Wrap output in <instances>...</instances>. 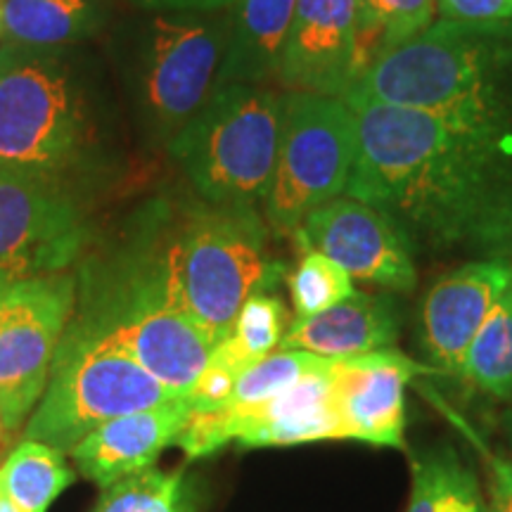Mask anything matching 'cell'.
<instances>
[{"instance_id":"6da1fadb","label":"cell","mask_w":512,"mask_h":512,"mask_svg":"<svg viewBox=\"0 0 512 512\" xmlns=\"http://www.w3.org/2000/svg\"><path fill=\"white\" fill-rule=\"evenodd\" d=\"M358 152L347 192L382 211L413 254H512V133L351 102Z\"/></svg>"},{"instance_id":"7a4b0ae2","label":"cell","mask_w":512,"mask_h":512,"mask_svg":"<svg viewBox=\"0 0 512 512\" xmlns=\"http://www.w3.org/2000/svg\"><path fill=\"white\" fill-rule=\"evenodd\" d=\"M280 275L283 264L268 252L254 207L155 204L105 283L164 304L216 347L242 304L271 290Z\"/></svg>"},{"instance_id":"3957f363","label":"cell","mask_w":512,"mask_h":512,"mask_svg":"<svg viewBox=\"0 0 512 512\" xmlns=\"http://www.w3.org/2000/svg\"><path fill=\"white\" fill-rule=\"evenodd\" d=\"M344 102H380L512 133V19H437L366 69Z\"/></svg>"},{"instance_id":"277c9868","label":"cell","mask_w":512,"mask_h":512,"mask_svg":"<svg viewBox=\"0 0 512 512\" xmlns=\"http://www.w3.org/2000/svg\"><path fill=\"white\" fill-rule=\"evenodd\" d=\"M91 140L86 81L72 53L0 46V166L64 178Z\"/></svg>"},{"instance_id":"5b68a950","label":"cell","mask_w":512,"mask_h":512,"mask_svg":"<svg viewBox=\"0 0 512 512\" xmlns=\"http://www.w3.org/2000/svg\"><path fill=\"white\" fill-rule=\"evenodd\" d=\"M285 93L254 83L216 86L202 110L169 140L200 197L219 207L264 202L278 159Z\"/></svg>"},{"instance_id":"8992f818","label":"cell","mask_w":512,"mask_h":512,"mask_svg":"<svg viewBox=\"0 0 512 512\" xmlns=\"http://www.w3.org/2000/svg\"><path fill=\"white\" fill-rule=\"evenodd\" d=\"M228 27L223 12H155L133 31L128 79L152 138L169 143L214 93Z\"/></svg>"},{"instance_id":"52a82bcc","label":"cell","mask_w":512,"mask_h":512,"mask_svg":"<svg viewBox=\"0 0 512 512\" xmlns=\"http://www.w3.org/2000/svg\"><path fill=\"white\" fill-rule=\"evenodd\" d=\"M358 152L356 114L342 98L285 93L278 159L264 197L266 219L297 233L313 209L347 192Z\"/></svg>"},{"instance_id":"ba28073f","label":"cell","mask_w":512,"mask_h":512,"mask_svg":"<svg viewBox=\"0 0 512 512\" xmlns=\"http://www.w3.org/2000/svg\"><path fill=\"white\" fill-rule=\"evenodd\" d=\"M131 358L93 347H57L53 370L24 439L69 453L100 425L181 399Z\"/></svg>"},{"instance_id":"9c48e42d","label":"cell","mask_w":512,"mask_h":512,"mask_svg":"<svg viewBox=\"0 0 512 512\" xmlns=\"http://www.w3.org/2000/svg\"><path fill=\"white\" fill-rule=\"evenodd\" d=\"M67 347H93L131 358L174 392L188 396L214 344L190 320L155 299L110 283H86L83 313L67 325Z\"/></svg>"},{"instance_id":"30bf717a","label":"cell","mask_w":512,"mask_h":512,"mask_svg":"<svg viewBox=\"0 0 512 512\" xmlns=\"http://www.w3.org/2000/svg\"><path fill=\"white\" fill-rule=\"evenodd\" d=\"M76 278L67 271L12 280L0 299V418L15 430L46 392L74 311Z\"/></svg>"},{"instance_id":"8fae6325","label":"cell","mask_w":512,"mask_h":512,"mask_svg":"<svg viewBox=\"0 0 512 512\" xmlns=\"http://www.w3.org/2000/svg\"><path fill=\"white\" fill-rule=\"evenodd\" d=\"M83 235L81 211L62 178L0 166V268L10 280L62 271Z\"/></svg>"},{"instance_id":"7c38bea8","label":"cell","mask_w":512,"mask_h":512,"mask_svg":"<svg viewBox=\"0 0 512 512\" xmlns=\"http://www.w3.org/2000/svg\"><path fill=\"white\" fill-rule=\"evenodd\" d=\"M297 240L337 261L351 278L413 292L418 283L415 254L401 230L382 211L342 195L306 216Z\"/></svg>"},{"instance_id":"4fadbf2b","label":"cell","mask_w":512,"mask_h":512,"mask_svg":"<svg viewBox=\"0 0 512 512\" xmlns=\"http://www.w3.org/2000/svg\"><path fill=\"white\" fill-rule=\"evenodd\" d=\"M358 31L361 0H297L278 86L344 98L358 81Z\"/></svg>"},{"instance_id":"5bb4252c","label":"cell","mask_w":512,"mask_h":512,"mask_svg":"<svg viewBox=\"0 0 512 512\" xmlns=\"http://www.w3.org/2000/svg\"><path fill=\"white\" fill-rule=\"evenodd\" d=\"M437 373L392 347L335 358V408L344 439L406 446V384Z\"/></svg>"},{"instance_id":"9a60e30c","label":"cell","mask_w":512,"mask_h":512,"mask_svg":"<svg viewBox=\"0 0 512 512\" xmlns=\"http://www.w3.org/2000/svg\"><path fill=\"white\" fill-rule=\"evenodd\" d=\"M512 283L508 259H477L441 275L422 299L420 339L437 373L458 375L465 351Z\"/></svg>"},{"instance_id":"2e32d148","label":"cell","mask_w":512,"mask_h":512,"mask_svg":"<svg viewBox=\"0 0 512 512\" xmlns=\"http://www.w3.org/2000/svg\"><path fill=\"white\" fill-rule=\"evenodd\" d=\"M188 413V396H181L157 408L121 415L86 434L69 453L81 475L105 489L155 463L159 453L176 441Z\"/></svg>"},{"instance_id":"e0dca14e","label":"cell","mask_w":512,"mask_h":512,"mask_svg":"<svg viewBox=\"0 0 512 512\" xmlns=\"http://www.w3.org/2000/svg\"><path fill=\"white\" fill-rule=\"evenodd\" d=\"M399 337V316L392 299L354 292L347 302L294 320L280 347L302 349L325 358H344L392 347Z\"/></svg>"},{"instance_id":"ac0fdd59","label":"cell","mask_w":512,"mask_h":512,"mask_svg":"<svg viewBox=\"0 0 512 512\" xmlns=\"http://www.w3.org/2000/svg\"><path fill=\"white\" fill-rule=\"evenodd\" d=\"M297 0H238L230 12L219 81L266 86L275 81L290 36Z\"/></svg>"},{"instance_id":"d6986e66","label":"cell","mask_w":512,"mask_h":512,"mask_svg":"<svg viewBox=\"0 0 512 512\" xmlns=\"http://www.w3.org/2000/svg\"><path fill=\"white\" fill-rule=\"evenodd\" d=\"M105 22L102 0H3V34L8 43L64 48L93 38Z\"/></svg>"},{"instance_id":"ffe728a7","label":"cell","mask_w":512,"mask_h":512,"mask_svg":"<svg viewBox=\"0 0 512 512\" xmlns=\"http://www.w3.org/2000/svg\"><path fill=\"white\" fill-rule=\"evenodd\" d=\"M406 512H491L482 484L451 446H434L413 458Z\"/></svg>"},{"instance_id":"44dd1931","label":"cell","mask_w":512,"mask_h":512,"mask_svg":"<svg viewBox=\"0 0 512 512\" xmlns=\"http://www.w3.org/2000/svg\"><path fill=\"white\" fill-rule=\"evenodd\" d=\"M72 479L62 451L34 439H24L0 467V486L19 512H48Z\"/></svg>"},{"instance_id":"7402d4cb","label":"cell","mask_w":512,"mask_h":512,"mask_svg":"<svg viewBox=\"0 0 512 512\" xmlns=\"http://www.w3.org/2000/svg\"><path fill=\"white\" fill-rule=\"evenodd\" d=\"M458 375L482 394L512 399V283L467 347Z\"/></svg>"},{"instance_id":"603a6c76","label":"cell","mask_w":512,"mask_h":512,"mask_svg":"<svg viewBox=\"0 0 512 512\" xmlns=\"http://www.w3.org/2000/svg\"><path fill=\"white\" fill-rule=\"evenodd\" d=\"M285 320L287 311L278 297L266 292L254 294L242 304L228 337L211 349L209 361L221 363L233 373L242 375L271 356L275 347H280L285 335Z\"/></svg>"},{"instance_id":"cb8c5ba5","label":"cell","mask_w":512,"mask_h":512,"mask_svg":"<svg viewBox=\"0 0 512 512\" xmlns=\"http://www.w3.org/2000/svg\"><path fill=\"white\" fill-rule=\"evenodd\" d=\"M95 512H192L181 472H133L105 486Z\"/></svg>"},{"instance_id":"d4e9b609","label":"cell","mask_w":512,"mask_h":512,"mask_svg":"<svg viewBox=\"0 0 512 512\" xmlns=\"http://www.w3.org/2000/svg\"><path fill=\"white\" fill-rule=\"evenodd\" d=\"M354 292V278L337 261L316 249H309L290 275V294L297 320L347 302Z\"/></svg>"},{"instance_id":"484cf974","label":"cell","mask_w":512,"mask_h":512,"mask_svg":"<svg viewBox=\"0 0 512 512\" xmlns=\"http://www.w3.org/2000/svg\"><path fill=\"white\" fill-rule=\"evenodd\" d=\"M330 358L311 354V351L302 349H283L278 354H271L261 363H256L249 370H245L238 377L235 384V392L230 396L226 406H259L268 399H273L275 394L285 392L287 387H292L294 382L302 380L304 375L313 373L328 366Z\"/></svg>"},{"instance_id":"4316f807","label":"cell","mask_w":512,"mask_h":512,"mask_svg":"<svg viewBox=\"0 0 512 512\" xmlns=\"http://www.w3.org/2000/svg\"><path fill=\"white\" fill-rule=\"evenodd\" d=\"M361 12L380 31L382 53L422 34L434 22V0H361Z\"/></svg>"},{"instance_id":"83f0119b","label":"cell","mask_w":512,"mask_h":512,"mask_svg":"<svg viewBox=\"0 0 512 512\" xmlns=\"http://www.w3.org/2000/svg\"><path fill=\"white\" fill-rule=\"evenodd\" d=\"M238 373L221 366V363L209 361L204 366L202 375L197 377V382L192 384L188 392V401L192 408H221L230 401V396L235 392V384H238Z\"/></svg>"},{"instance_id":"f1b7e54d","label":"cell","mask_w":512,"mask_h":512,"mask_svg":"<svg viewBox=\"0 0 512 512\" xmlns=\"http://www.w3.org/2000/svg\"><path fill=\"white\" fill-rule=\"evenodd\" d=\"M441 19L453 22H501L512 19V0H434Z\"/></svg>"},{"instance_id":"f546056e","label":"cell","mask_w":512,"mask_h":512,"mask_svg":"<svg viewBox=\"0 0 512 512\" xmlns=\"http://www.w3.org/2000/svg\"><path fill=\"white\" fill-rule=\"evenodd\" d=\"M147 12H223L238 0H133Z\"/></svg>"},{"instance_id":"4dcf8cb0","label":"cell","mask_w":512,"mask_h":512,"mask_svg":"<svg viewBox=\"0 0 512 512\" xmlns=\"http://www.w3.org/2000/svg\"><path fill=\"white\" fill-rule=\"evenodd\" d=\"M489 456L491 475H494V498H491V512H512V463L503 458Z\"/></svg>"},{"instance_id":"1f68e13d","label":"cell","mask_w":512,"mask_h":512,"mask_svg":"<svg viewBox=\"0 0 512 512\" xmlns=\"http://www.w3.org/2000/svg\"><path fill=\"white\" fill-rule=\"evenodd\" d=\"M0 512H19V510L15 508V505H12L8 494H5L3 486H0Z\"/></svg>"},{"instance_id":"d6a6232c","label":"cell","mask_w":512,"mask_h":512,"mask_svg":"<svg viewBox=\"0 0 512 512\" xmlns=\"http://www.w3.org/2000/svg\"><path fill=\"white\" fill-rule=\"evenodd\" d=\"M12 283L10 280V275L3 271V268H0V299H3V294H5V290H8V285Z\"/></svg>"},{"instance_id":"836d02e7","label":"cell","mask_w":512,"mask_h":512,"mask_svg":"<svg viewBox=\"0 0 512 512\" xmlns=\"http://www.w3.org/2000/svg\"><path fill=\"white\" fill-rule=\"evenodd\" d=\"M505 434H508V439L512 444V408L508 411V415H505Z\"/></svg>"},{"instance_id":"e575fe53","label":"cell","mask_w":512,"mask_h":512,"mask_svg":"<svg viewBox=\"0 0 512 512\" xmlns=\"http://www.w3.org/2000/svg\"><path fill=\"white\" fill-rule=\"evenodd\" d=\"M0 34H3V0H0Z\"/></svg>"},{"instance_id":"d590c367","label":"cell","mask_w":512,"mask_h":512,"mask_svg":"<svg viewBox=\"0 0 512 512\" xmlns=\"http://www.w3.org/2000/svg\"><path fill=\"white\" fill-rule=\"evenodd\" d=\"M3 427H5V425H3V418H0V434H3Z\"/></svg>"}]
</instances>
